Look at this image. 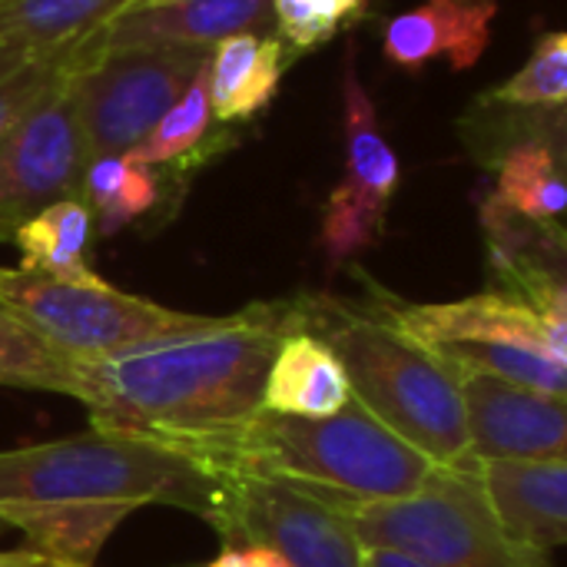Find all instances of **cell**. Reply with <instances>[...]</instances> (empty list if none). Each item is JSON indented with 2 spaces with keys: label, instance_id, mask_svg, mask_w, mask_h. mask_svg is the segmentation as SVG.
Masks as SVG:
<instances>
[{
  "label": "cell",
  "instance_id": "1",
  "mask_svg": "<svg viewBox=\"0 0 567 567\" xmlns=\"http://www.w3.org/2000/svg\"><path fill=\"white\" fill-rule=\"evenodd\" d=\"M296 302H252L96 362H73L93 432L173 449L186 462L229 442L259 409L266 369L296 332Z\"/></svg>",
  "mask_w": 567,
  "mask_h": 567
},
{
  "label": "cell",
  "instance_id": "2",
  "mask_svg": "<svg viewBox=\"0 0 567 567\" xmlns=\"http://www.w3.org/2000/svg\"><path fill=\"white\" fill-rule=\"evenodd\" d=\"M296 326L322 339L346 369L352 402L395 439L439 468H478L472 462L458 379L382 302L355 306L329 296H299Z\"/></svg>",
  "mask_w": 567,
  "mask_h": 567
},
{
  "label": "cell",
  "instance_id": "3",
  "mask_svg": "<svg viewBox=\"0 0 567 567\" xmlns=\"http://www.w3.org/2000/svg\"><path fill=\"white\" fill-rule=\"evenodd\" d=\"M203 475L282 482L326 505L389 502L419 492L439 468L355 402L329 419L259 409L229 442L193 458Z\"/></svg>",
  "mask_w": 567,
  "mask_h": 567
},
{
  "label": "cell",
  "instance_id": "4",
  "mask_svg": "<svg viewBox=\"0 0 567 567\" xmlns=\"http://www.w3.org/2000/svg\"><path fill=\"white\" fill-rule=\"evenodd\" d=\"M213 478L156 442L86 432L0 452V508L176 505L206 515Z\"/></svg>",
  "mask_w": 567,
  "mask_h": 567
},
{
  "label": "cell",
  "instance_id": "5",
  "mask_svg": "<svg viewBox=\"0 0 567 567\" xmlns=\"http://www.w3.org/2000/svg\"><path fill=\"white\" fill-rule=\"evenodd\" d=\"M332 508L346 515L362 548H385L425 567H548L505 535L478 468H435L405 498Z\"/></svg>",
  "mask_w": 567,
  "mask_h": 567
},
{
  "label": "cell",
  "instance_id": "6",
  "mask_svg": "<svg viewBox=\"0 0 567 567\" xmlns=\"http://www.w3.org/2000/svg\"><path fill=\"white\" fill-rule=\"evenodd\" d=\"M0 306L20 316L70 362H96L123 349L196 326L203 316L166 309L110 282H63L30 269H3Z\"/></svg>",
  "mask_w": 567,
  "mask_h": 567
},
{
  "label": "cell",
  "instance_id": "7",
  "mask_svg": "<svg viewBox=\"0 0 567 567\" xmlns=\"http://www.w3.org/2000/svg\"><path fill=\"white\" fill-rule=\"evenodd\" d=\"M206 56L209 50L196 47L126 50L70 73L86 163L123 156L143 143L156 120L193 83Z\"/></svg>",
  "mask_w": 567,
  "mask_h": 567
},
{
  "label": "cell",
  "instance_id": "8",
  "mask_svg": "<svg viewBox=\"0 0 567 567\" xmlns=\"http://www.w3.org/2000/svg\"><path fill=\"white\" fill-rule=\"evenodd\" d=\"M213 498L203 515L229 548L269 545L289 567H362V542L346 515L316 495L249 475H209Z\"/></svg>",
  "mask_w": 567,
  "mask_h": 567
},
{
  "label": "cell",
  "instance_id": "9",
  "mask_svg": "<svg viewBox=\"0 0 567 567\" xmlns=\"http://www.w3.org/2000/svg\"><path fill=\"white\" fill-rule=\"evenodd\" d=\"M342 136H346V166L339 186L326 199L319 246L329 269L352 262L359 252L372 249L385 229L392 196L399 189V156L379 130L375 106L346 56L342 73Z\"/></svg>",
  "mask_w": 567,
  "mask_h": 567
},
{
  "label": "cell",
  "instance_id": "10",
  "mask_svg": "<svg viewBox=\"0 0 567 567\" xmlns=\"http://www.w3.org/2000/svg\"><path fill=\"white\" fill-rule=\"evenodd\" d=\"M86 150L70 73L0 136V243L43 206L80 196Z\"/></svg>",
  "mask_w": 567,
  "mask_h": 567
},
{
  "label": "cell",
  "instance_id": "11",
  "mask_svg": "<svg viewBox=\"0 0 567 567\" xmlns=\"http://www.w3.org/2000/svg\"><path fill=\"white\" fill-rule=\"evenodd\" d=\"M389 319L425 349L439 346H522L567 359V326H555L525 296L488 286L455 302H399L379 296Z\"/></svg>",
  "mask_w": 567,
  "mask_h": 567
},
{
  "label": "cell",
  "instance_id": "12",
  "mask_svg": "<svg viewBox=\"0 0 567 567\" xmlns=\"http://www.w3.org/2000/svg\"><path fill=\"white\" fill-rule=\"evenodd\" d=\"M276 33L269 0H176L163 7H133L76 40L66 53L70 73L126 50L196 47L209 50L229 33Z\"/></svg>",
  "mask_w": 567,
  "mask_h": 567
},
{
  "label": "cell",
  "instance_id": "13",
  "mask_svg": "<svg viewBox=\"0 0 567 567\" xmlns=\"http://www.w3.org/2000/svg\"><path fill=\"white\" fill-rule=\"evenodd\" d=\"M465 432L472 462H532L565 458L567 405L565 399L502 382L492 375L458 379Z\"/></svg>",
  "mask_w": 567,
  "mask_h": 567
},
{
  "label": "cell",
  "instance_id": "14",
  "mask_svg": "<svg viewBox=\"0 0 567 567\" xmlns=\"http://www.w3.org/2000/svg\"><path fill=\"white\" fill-rule=\"evenodd\" d=\"M478 478L505 535L548 565L567 542V458L482 462Z\"/></svg>",
  "mask_w": 567,
  "mask_h": 567
},
{
  "label": "cell",
  "instance_id": "15",
  "mask_svg": "<svg viewBox=\"0 0 567 567\" xmlns=\"http://www.w3.org/2000/svg\"><path fill=\"white\" fill-rule=\"evenodd\" d=\"M498 0H422L392 17L382 33V53L402 70H425L432 60H449L452 70H468L492 43Z\"/></svg>",
  "mask_w": 567,
  "mask_h": 567
},
{
  "label": "cell",
  "instance_id": "16",
  "mask_svg": "<svg viewBox=\"0 0 567 567\" xmlns=\"http://www.w3.org/2000/svg\"><path fill=\"white\" fill-rule=\"evenodd\" d=\"M488 169H495V193L485 199L488 206L542 229H561L567 203L565 123L512 143Z\"/></svg>",
  "mask_w": 567,
  "mask_h": 567
},
{
  "label": "cell",
  "instance_id": "17",
  "mask_svg": "<svg viewBox=\"0 0 567 567\" xmlns=\"http://www.w3.org/2000/svg\"><path fill=\"white\" fill-rule=\"evenodd\" d=\"M292 63L276 33H229L209 47L206 90L209 110L219 123H243L259 116L279 93L282 73Z\"/></svg>",
  "mask_w": 567,
  "mask_h": 567
},
{
  "label": "cell",
  "instance_id": "18",
  "mask_svg": "<svg viewBox=\"0 0 567 567\" xmlns=\"http://www.w3.org/2000/svg\"><path fill=\"white\" fill-rule=\"evenodd\" d=\"M349 402V379L336 352L306 329L289 332L266 369L262 409L296 419H329Z\"/></svg>",
  "mask_w": 567,
  "mask_h": 567
},
{
  "label": "cell",
  "instance_id": "19",
  "mask_svg": "<svg viewBox=\"0 0 567 567\" xmlns=\"http://www.w3.org/2000/svg\"><path fill=\"white\" fill-rule=\"evenodd\" d=\"M93 233V213L83 196L50 203L27 223H20L13 233V243L20 249V269L83 286L100 282V276L86 262Z\"/></svg>",
  "mask_w": 567,
  "mask_h": 567
},
{
  "label": "cell",
  "instance_id": "20",
  "mask_svg": "<svg viewBox=\"0 0 567 567\" xmlns=\"http://www.w3.org/2000/svg\"><path fill=\"white\" fill-rule=\"evenodd\" d=\"M136 0H0V43L23 53L70 50Z\"/></svg>",
  "mask_w": 567,
  "mask_h": 567
},
{
  "label": "cell",
  "instance_id": "21",
  "mask_svg": "<svg viewBox=\"0 0 567 567\" xmlns=\"http://www.w3.org/2000/svg\"><path fill=\"white\" fill-rule=\"evenodd\" d=\"M223 150H226L223 133H213V110L206 90V63H203L193 83L179 93V100L156 120V126L143 136V143H136L126 156L143 166L186 176Z\"/></svg>",
  "mask_w": 567,
  "mask_h": 567
},
{
  "label": "cell",
  "instance_id": "22",
  "mask_svg": "<svg viewBox=\"0 0 567 567\" xmlns=\"http://www.w3.org/2000/svg\"><path fill=\"white\" fill-rule=\"evenodd\" d=\"M163 173L123 156H100L90 159L83 169L80 196L93 213V229L100 236H116L120 229L133 226L136 219L150 216L163 203Z\"/></svg>",
  "mask_w": 567,
  "mask_h": 567
},
{
  "label": "cell",
  "instance_id": "23",
  "mask_svg": "<svg viewBox=\"0 0 567 567\" xmlns=\"http://www.w3.org/2000/svg\"><path fill=\"white\" fill-rule=\"evenodd\" d=\"M0 385L80 399L76 369L20 316L0 306Z\"/></svg>",
  "mask_w": 567,
  "mask_h": 567
},
{
  "label": "cell",
  "instance_id": "24",
  "mask_svg": "<svg viewBox=\"0 0 567 567\" xmlns=\"http://www.w3.org/2000/svg\"><path fill=\"white\" fill-rule=\"evenodd\" d=\"M482 100L502 103V106H542L555 110L567 103V33L548 30L538 37L532 60L508 76L502 86L488 90Z\"/></svg>",
  "mask_w": 567,
  "mask_h": 567
},
{
  "label": "cell",
  "instance_id": "25",
  "mask_svg": "<svg viewBox=\"0 0 567 567\" xmlns=\"http://www.w3.org/2000/svg\"><path fill=\"white\" fill-rule=\"evenodd\" d=\"M70 50L56 53H23L0 43V136L70 73Z\"/></svg>",
  "mask_w": 567,
  "mask_h": 567
},
{
  "label": "cell",
  "instance_id": "26",
  "mask_svg": "<svg viewBox=\"0 0 567 567\" xmlns=\"http://www.w3.org/2000/svg\"><path fill=\"white\" fill-rule=\"evenodd\" d=\"M269 3L276 20V37L282 40L289 56L329 43L365 7V0H269Z\"/></svg>",
  "mask_w": 567,
  "mask_h": 567
},
{
  "label": "cell",
  "instance_id": "27",
  "mask_svg": "<svg viewBox=\"0 0 567 567\" xmlns=\"http://www.w3.org/2000/svg\"><path fill=\"white\" fill-rule=\"evenodd\" d=\"M0 567H83L73 565V561H63V558H50V555H40V551H0Z\"/></svg>",
  "mask_w": 567,
  "mask_h": 567
},
{
  "label": "cell",
  "instance_id": "28",
  "mask_svg": "<svg viewBox=\"0 0 567 567\" xmlns=\"http://www.w3.org/2000/svg\"><path fill=\"white\" fill-rule=\"evenodd\" d=\"M239 551L249 567H289V561L269 545H239Z\"/></svg>",
  "mask_w": 567,
  "mask_h": 567
},
{
  "label": "cell",
  "instance_id": "29",
  "mask_svg": "<svg viewBox=\"0 0 567 567\" xmlns=\"http://www.w3.org/2000/svg\"><path fill=\"white\" fill-rule=\"evenodd\" d=\"M362 567H425L405 555H395V551H385V548H365L362 555Z\"/></svg>",
  "mask_w": 567,
  "mask_h": 567
},
{
  "label": "cell",
  "instance_id": "30",
  "mask_svg": "<svg viewBox=\"0 0 567 567\" xmlns=\"http://www.w3.org/2000/svg\"><path fill=\"white\" fill-rule=\"evenodd\" d=\"M203 567H249V565H246V558H243V551H239V548H229V545H226V548H223L209 565H203Z\"/></svg>",
  "mask_w": 567,
  "mask_h": 567
},
{
  "label": "cell",
  "instance_id": "31",
  "mask_svg": "<svg viewBox=\"0 0 567 567\" xmlns=\"http://www.w3.org/2000/svg\"><path fill=\"white\" fill-rule=\"evenodd\" d=\"M163 3H176V0H136L133 7H163ZM130 7V10H133Z\"/></svg>",
  "mask_w": 567,
  "mask_h": 567
},
{
  "label": "cell",
  "instance_id": "32",
  "mask_svg": "<svg viewBox=\"0 0 567 567\" xmlns=\"http://www.w3.org/2000/svg\"><path fill=\"white\" fill-rule=\"evenodd\" d=\"M0 276H3V269H0Z\"/></svg>",
  "mask_w": 567,
  "mask_h": 567
}]
</instances>
